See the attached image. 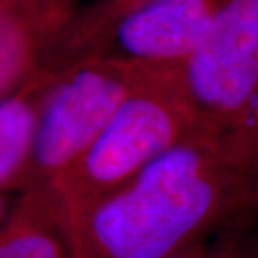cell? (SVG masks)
I'll return each instance as SVG.
<instances>
[{"label":"cell","instance_id":"cell-5","mask_svg":"<svg viewBox=\"0 0 258 258\" xmlns=\"http://www.w3.org/2000/svg\"><path fill=\"white\" fill-rule=\"evenodd\" d=\"M220 4L221 0L144 4L101 29L84 44L74 62L107 57L148 66H181L210 32Z\"/></svg>","mask_w":258,"mask_h":258},{"label":"cell","instance_id":"cell-9","mask_svg":"<svg viewBox=\"0 0 258 258\" xmlns=\"http://www.w3.org/2000/svg\"><path fill=\"white\" fill-rule=\"evenodd\" d=\"M149 2L154 0H94L86 7H79L50 47L45 69L55 72L74 62L84 44L101 29L119 15Z\"/></svg>","mask_w":258,"mask_h":258},{"label":"cell","instance_id":"cell-6","mask_svg":"<svg viewBox=\"0 0 258 258\" xmlns=\"http://www.w3.org/2000/svg\"><path fill=\"white\" fill-rule=\"evenodd\" d=\"M0 258H74L69 218L49 183L15 195L0 225Z\"/></svg>","mask_w":258,"mask_h":258},{"label":"cell","instance_id":"cell-3","mask_svg":"<svg viewBox=\"0 0 258 258\" xmlns=\"http://www.w3.org/2000/svg\"><path fill=\"white\" fill-rule=\"evenodd\" d=\"M151 67L86 57L55 72L40 104L25 186L54 183L69 171Z\"/></svg>","mask_w":258,"mask_h":258},{"label":"cell","instance_id":"cell-7","mask_svg":"<svg viewBox=\"0 0 258 258\" xmlns=\"http://www.w3.org/2000/svg\"><path fill=\"white\" fill-rule=\"evenodd\" d=\"M54 74L40 72L0 99V193H19L27 184L40 104Z\"/></svg>","mask_w":258,"mask_h":258},{"label":"cell","instance_id":"cell-13","mask_svg":"<svg viewBox=\"0 0 258 258\" xmlns=\"http://www.w3.org/2000/svg\"><path fill=\"white\" fill-rule=\"evenodd\" d=\"M17 193H0V225H2V221L5 220V216H7L10 206L14 203V198Z\"/></svg>","mask_w":258,"mask_h":258},{"label":"cell","instance_id":"cell-1","mask_svg":"<svg viewBox=\"0 0 258 258\" xmlns=\"http://www.w3.org/2000/svg\"><path fill=\"white\" fill-rule=\"evenodd\" d=\"M256 148L200 129L69 218L74 258H166L245 220Z\"/></svg>","mask_w":258,"mask_h":258},{"label":"cell","instance_id":"cell-8","mask_svg":"<svg viewBox=\"0 0 258 258\" xmlns=\"http://www.w3.org/2000/svg\"><path fill=\"white\" fill-rule=\"evenodd\" d=\"M50 42L17 5L0 0V99L47 71Z\"/></svg>","mask_w":258,"mask_h":258},{"label":"cell","instance_id":"cell-11","mask_svg":"<svg viewBox=\"0 0 258 258\" xmlns=\"http://www.w3.org/2000/svg\"><path fill=\"white\" fill-rule=\"evenodd\" d=\"M49 39L50 47L79 10L81 0H10ZM50 50V49H49Z\"/></svg>","mask_w":258,"mask_h":258},{"label":"cell","instance_id":"cell-2","mask_svg":"<svg viewBox=\"0 0 258 258\" xmlns=\"http://www.w3.org/2000/svg\"><path fill=\"white\" fill-rule=\"evenodd\" d=\"M200 129L181 66H153L84 156L49 184L74 218Z\"/></svg>","mask_w":258,"mask_h":258},{"label":"cell","instance_id":"cell-12","mask_svg":"<svg viewBox=\"0 0 258 258\" xmlns=\"http://www.w3.org/2000/svg\"><path fill=\"white\" fill-rule=\"evenodd\" d=\"M251 218H255L258 226V148L253 156V164H251V201H250Z\"/></svg>","mask_w":258,"mask_h":258},{"label":"cell","instance_id":"cell-10","mask_svg":"<svg viewBox=\"0 0 258 258\" xmlns=\"http://www.w3.org/2000/svg\"><path fill=\"white\" fill-rule=\"evenodd\" d=\"M250 218L251 215L208 240L166 258H258V226L251 230Z\"/></svg>","mask_w":258,"mask_h":258},{"label":"cell","instance_id":"cell-4","mask_svg":"<svg viewBox=\"0 0 258 258\" xmlns=\"http://www.w3.org/2000/svg\"><path fill=\"white\" fill-rule=\"evenodd\" d=\"M181 81L201 127L258 143V0H221Z\"/></svg>","mask_w":258,"mask_h":258}]
</instances>
